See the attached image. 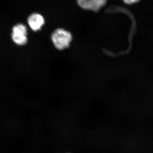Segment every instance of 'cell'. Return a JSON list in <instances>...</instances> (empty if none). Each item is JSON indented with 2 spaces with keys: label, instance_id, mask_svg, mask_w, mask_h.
Returning <instances> with one entry per match:
<instances>
[{
  "label": "cell",
  "instance_id": "cell-3",
  "mask_svg": "<svg viewBox=\"0 0 153 153\" xmlns=\"http://www.w3.org/2000/svg\"><path fill=\"white\" fill-rule=\"evenodd\" d=\"M27 22L30 27L35 31L41 30L45 22L44 17L38 13H33L30 15Z\"/></svg>",
  "mask_w": 153,
  "mask_h": 153
},
{
  "label": "cell",
  "instance_id": "cell-1",
  "mask_svg": "<svg viewBox=\"0 0 153 153\" xmlns=\"http://www.w3.org/2000/svg\"><path fill=\"white\" fill-rule=\"evenodd\" d=\"M52 40L55 48L59 50H63L69 47L72 40V36L66 30L58 29L52 33Z\"/></svg>",
  "mask_w": 153,
  "mask_h": 153
},
{
  "label": "cell",
  "instance_id": "cell-6",
  "mask_svg": "<svg viewBox=\"0 0 153 153\" xmlns=\"http://www.w3.org/2000/svg\"><path fill=\"white\" fill-rule=\"evenodd\" d=\"M124 2L128 4H135L140 0H123Z\"/></svg>",
  "mask_w": 153,
  "mask_h": 153
},
{
  "label": "cell",
  "instance_id": "cell-5",
  "mask_svg": "<svg viewBox=\"0 0 153 153\" xmlns=\"http://www.w3.org/2000/svg\"><path fill=\"white\" fill-rule=\"evenodd\" d=\"M13 33H22L27 35V29L26 26L23 24H18L13 28Z\"/></svg>",
  "mask_w": 153,
  "mask_h": 153
},
{
  "label": "cell",
  "instance_id": "cell-4",
  "mask_svg": "<svg viewBox=\"0 0 153 153\" xmlns=\"http://www.w3.org/2000/svg\"><path fill=\"white\" fill-rule=\"evenodd\" d=\"M12 38L15 44L20 46L25 45L27 42V37L26 34L12 33Z\"/></svg>",
  "mask_w": 153,
  "mask_h": 153
},
{
  "label": "cell",
  "instance_id": "cell-2",
  "mask_svg": "<svg viewBox=\"0 0 153 153\" xmlns=\"http://www.w3.org/2000/svg\"><path fill=\"white\" fill-rule=\"evenodd\" d=\"M107 0H77L78 4L82 8L98 11L105 5Z\"/></svg>",
  "mask_w": 153,
  "mask_h": 153
}]
</instances>
